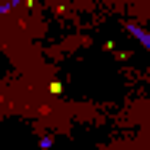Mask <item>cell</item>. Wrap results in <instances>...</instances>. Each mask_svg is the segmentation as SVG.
<instances>
[{
    "label": "cell",
    "mask_w": 150,
    "mask_h": 150,
    "mask_svg": "<svg viewBox=\"0 0 150 150\" xmlns=\"http://www.w3.org/2000/svg\"><path fill=\"white\" fill-rule=\"evenodd\" d=\"M131 35H137V38H141V42H144V45L150 48V35H147V32H141V29H131Z\"/></svg>",
    "instance_id": "cell-1"
}]
</instances>
